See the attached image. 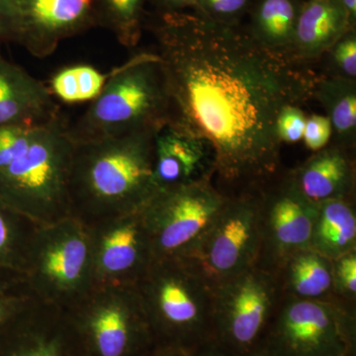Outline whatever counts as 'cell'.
<instances>
[{
  "instance_id": "cell-1",
  "label": "cell",
  "mask_w": 356,
  "mask_h": 356,
  "mask_svg": "<svg viewBox=\"0 0 356 356\" xmlns=\"http://www.w3.org/2000/svg\"><path fill=\"white\" fill-rule=\"evenodd\" d=\"M145 30L165 76L166 127L207 144L225 195L259 191L281 172V110L313 99L321 74L264 48L245 22L149 10Z\"/></svg>"
},
{
  "instance_id": "cell-2",
  "label": "cell",
  "mask_w": 356,
  "mask_h": 356,
  "mask_svg": "<svg viewBox=\"0 0 356 356\" xmlns=\"http://www.w3.org/2000/svg\"><path fill=\"white\" fill-rule=\"evenodd\" d=\"M159 132L140 131L74 144L69 175L70 216L91 226L142 209L159 189L154 172Z\"/></svg>"
},
{
  "instance_id": "cell-3",
  "label": "cell",
  "mask_w": 356,
  "mask_h": 356,
  "mask_svg": "<svg viewBox=\"0 0 356 356\" xmlns=\"http://www.w3.org/2000/svg\"><path fill=\"white\" fill-rule=\"evenodd\" d=\"M69 125L60 115L41 125L0 128V200L40 225L70 216Z\"/></svg>"
},
{
  "instance_id": "cell-4",
  "label": "cell",
  "mask_w": 356,
  "mask_h": 356,
  "mask_svg": "<svg viewBox=\"0 0 356 356\" xmlns=\"http://www.w3.org/2000/svg\"><path fill=\"white\" fill-rule=\"evenodd\" d=\"M134 287L156 346L191 353L214 339V286L188 261L154 259Z\"/></svg>"
},
{
  "instance_id": "cell-5",
  "label": "cell",
  "mask_w": 356,
  "mask_h": 356,
  "mask_svg": "<svg viewBox=\"0 0 356 356\" xmlns=\"http://www.w3.org/2000/svg\"><path fill=\"white\" fill-rule=\"evenodd\" d=\"M168 98L159 58L139 51L112 70L102 93L69 125L74 144L119 137L168 126Z\"/></svg>"
},
{
  "instance_id": "cell-6",
  "label": "cell",
  "mask_w": 356,
  "mask_h": 356,
  "mask_svg": "<svg viewBox=\"0 0 356 356\" xmlns=\"http://www.w3.org/2000/svg\"><path fill=\"white\" fill-rule=\"evenodd\" d=\"M24 276L39 302L63 310L74 305L95 286L90 227L72 216L41 225Z\"/></svg>"
},
{
  "instance_id": "cell-7",
  "label": "cell",
  "mask_w": 356,
  "mask_h": 356,
  "mask_svg": "<svg viewBox=\"0 0 356 356\" xmlns=\"http://www.w3.org/2000/svg\"><path fill=\"white\" fill-rule=\"evenodd\" d=\"M64 312L81 356H143L156 346L134 286H93Z\"/></svg>"
},
{
  "instance_id": "cell-8",
  "label": "cell",
  "mask_w": 356,
  "mask_h": 356,
  "mask_svg": "<svg viewBox=\"0 0 356 356\" xmlns=\"http://www.w3.org/2000/svg\"><path fill=\"white\" fill-rule=\"evenodd\" d=\"M261 348L269 356H356V307L283 296Z\"/></svg>"
},
{
  "instance_id": "cell-9",
  "label": "cell",
  "mask_w": 356,
  "mask_h": 356,
  "mask_svg": "<svg viewBox=\"0 0 356 356\" xmlns=\"http://www.w3.org/2000/svg\"><path fill=\"white\" fill-rule=\"evenodd\" d=\"M228 198L213 178L158 189L140 210L153 245L154 259L191 254Z\"/></svg>"
},
{
  "instance_id": "cell-10",
  "label": "cell",
  "mask_w": 356,
  "mask_h": 356,
  "mask_svg": "<svg viewBox=\"0 0 356 356\" xmlns=\"http://www.w3.org/2000/svg\"><path fill=\"white\" fill-rule=\"evenodd\" d=\"M282 299L277 274L259 266L214 285V339L238 356L261 348Z\"/></svg>"
},
{
  "instance_id": "cell-11",
  "label": "cell",
  "mask_w": 356,
  "mask_h": 356,
  "mask_svg": "<svg viewBox=\"0 0 356 356\" xmlns=\"http://www.w3.org/2000/svg\"><path fill=\"white\" fill-rule=\"evenodd\" d=\"M261 248L259 191L229 197L200 243L180 259L214 286L257 266Z\"/></svg>"
},
{
  "instance_id": "cell-12",
  "label": "cell",
  "mask_w": 356,
  "mask_h": 356,
  "mask_svg": "<svg viewBox=\"0 0 356 356\" xmlns=\"http://www.w3.org/2000/svg\"><path fill=\"white\" fill-rule=\"evenodd\" d=\"M261 248L257 266L277 273L296 252L311 248L317 205L307 200L282 170L259 189Z\"/></svg>"
},
{
  "instance_id": "cell-13",
  "label": "cell",
  "mask_w": 356,
  "mask_h": 356,
  "mask_svg": "<svg viewBox=\"0 0 356 356\" xmlns=\"http://www.w3.org/2000/svg\"><path fill=\"white\" fill-rule=\"evenodd\" d=\"M95 286H135L154 261L140 211L91 225Z\"/></svg>"
},
{
  "instance_id": "cell-14",
  "label": "cell",
  "mask_w": 356,
  "mask_h": 356,
  "mask_svg": "<svg viewBox=\"0 0 356 356\" xmlns=\"http://www.w3.org/2000/svg\"><path fill=\"white\" fill-rule=\"evenodd\" d=\"M17 39L33 57H50L65 40L100 28V0H13Z\"/></svg>"
},
{
  "instance_id": "cell-15",
  "label": "cell",
  "mask_w": 356,
  "mask_h": 356,
  "mask_svg": "<svg viewBox=\"0 0 356 356\" xmlns=\"http://www.w3.org/2000/svg\"><path fill=\"white\" fill-rule=\"evenodd\" d=\"M0 356H81L65 312L38 300L0 327Z\"/></svg>"
},
{
  "instance_id": "cell-16",
  "label": "cell",
  "mask_w": 356,
  "mask_h": 356,
  "mask_svg": "<svg viewBox=\"0 0 356 356\" xmlns=\"http://www.w3.org/2000/svg\"><path fill=\"white\" fill-rule=\"evenodd\" d=\"M285 172L295 188L316 205L355 198V149L330 142L301 165Z\"/></svg>"
},
{
  "instance_id": "cell-17",
  "label": "cell",
  "mask_w": 356,
  "mask_h": 356,
  "mask_svg": "<svg viewBox=\"0 0 356 356\" xmlns=\"http://www.w3.org/2000/svg\"><path fill=\"white\" fill-rule=\"evenodd\" d=\"M60 107L48 86L0 50V128L41 125L60 116Z\"/></svg>"
},
{
  "instance_id": "cell-18",
  "label": "cell",
  "mask_w": 356,
  "mask_h": 356,
  "mask_svg": "<svg viewBox=\"0 0 356 356\" xmlns=\"http://www.w3.org/2000/svg\"><path fill=\"white\" fill-rule=\"evenodd\" d=\"M355 28L341 0H302L293 60L304 65L318 64L341 37Z\"/></svg>"
},
{
  "instance_id": "cell-19",
  "label": "cell",
  "mask_w": 356,
  "mask_h": 356,
  "mask_svg": "<svg viewBox=\"0 0 356 356\" xmlns=\"http://www.w3.org/2000/svg\"><path fill=\"white\" fill-rule=\"evenodd\" d=\"M154 182L158 188L214 177V156L207 144L165 127L154 144Z\"/></svg>"
},
{
  "instance_id": "cell-20",
  "label": "cell",
  "mask_w": 356,
  "mask_h": 356,
  "mask_svg": "<svg viewBox=\"0 0 356 356\" xmlns=\"http://www.w3.org/2000/svg\"><path fill=\"white\" fill-rule=\"evenodd\" d=\"M301 1L252 0L245 23L248 33L264 48L294 60L293 43Z\"/></svg>"
},
{
  "instance_id": "cell-21",
  "label": "cell",
  "mask_w": 356,
  "mask_h": 356,
  "mask_svg": "<svg viewBox=\"0 0 356 356\" xmlns=\"http://www.w3.org/2000/svg\"><path fill=\"white\" fill-rule=\"evenodd\" d=\"M283 296L297 299L334 300L332 261L312 248L290 257L276 273Z\"/></svg>"
},
{
  "instance_id": "cell-22",
  "label": "cell",
  "mask_w": 356,
  "mask_h": 356,
  "mask_svg": "<svg viewBox=\"0 0 356 356\" xmlns=\"http://www.w3.org/2000/svg\"><path fill=\"white\" fill-rule=\"evenodd\" d=\"M311 248L331 261L356 250L355 198L318 204Z\"/></svg>"
},
{
  "instance_id": "cell-23",
  "label": "cell",
  "mask_w": 356,
  "mask_h": 356,
  "mask_svg": "<svg viewBox=\"0 0 356 356\" xmlns=\"http://www.w3.org/2000/svg\"><path fill=\"white\" fill-rule=\"evenodd\" d=\"M313 99L322 105L331 121V142L355 149L356 79L321 74Z\"/></svg>"
},
{
  "instance_id": "cell-24",
  "label": "cell",
  "mask_w": 356,
  "mask_h": 356,
  "mask_svg": "<svg viewBox=\"0 0 356 356\" xmlns=\"http://www.w3.org/2000/svg\"><path fill=\"white\" fill-rule=\"evenodd\" d=\"M38 224L0 200V271L24 274Z\"/></svg>"
},
{
  "instance_id": "cell-25",
  "label": "cell",
  "mask_w": 356,
  "mask_h": 356,
  "mask_svg": "<svg viewBox=\"0 0 356 356\" xmlns=\"http://www.w3.org/2000/svg\"><path fill=\"white\" fill-rule=\"evenodd\" d=\"M147 6V0H100V28L111 32L125 48H137L145 31Z\"/></svg>"
},
{
  "instance_id": "cell-26",
  "label": "cell",
  "mask_w": 356,
  "mask_h": 356,
  "mask_svg": "<svg viewBox=\"0 0 356 356\" xmlns=\"http://www.w3.org/2000/svg\"><path fill=\"white\" fill-rule=\"evenodd\" d=\"M108 74L92 65H76L56 72L47 84L51 95L67 104L91 102L102 93Z\"/></svg>"
},
{
  "instance_id": "cell-27",
  "label": "cell",
  "mask_w": 356,
  "mask_h": 356,
  "mask_svg": "<svg viewBox=\"0 0 356 356\" xmlns=\"http://www.w3.org/2000/svg\"><path fill=\"white\" fill-rule=\"evenodd\" d=\"M36 300L24 274L0 271V327Z\"/></svg>"
},
{
  "instance_id": "cell-28",
  "label": "cell",
  "mask_w": 356,
  "mask_h": 356,
  "mask_svg": "<svg viewBox=\"0 0 356 356\" xmlns=\"http://www.w3.org/2000/svg\"><path fill=\"white\" fill-rule=\"evenodd\" d=\"M324 58L327 63L322 74L356 79V28L341 37Z\"/></svg>"
},
{
  "instance_id": "cell-29",
  "label": "cell",
  "mask_w": 356,
  "mask_h": 356,
  "mask_svg": "<svg viewBox=\"0 0 356 356\" xmlns=\"http://www.w3.org/2000/svg\"><path fill=\"white\" fill-rule=\"evenodd\" d=\"M252 3V0H199L195 13L222 24L238 25L247 17Z\"/></svg>"
},
{
  "instance_id": "cell-30",
  "label": "cell",
  "mask_w": 356,
  "mask_h": 356,
  "mask_svg": "<svg viewBox=\"0 0 356 356\" xmlns=\"http://www.w3.org/2000/svg\"><path fill=\"white\" fill-rule=\"evenodd\" d=\"M332 276L337 298L356 307V250L332 261Z\"/></svg>"
},
{
  "instance_id": "cell-31",
  "label": "cell",
  "mask_w": 356,
  "mask_h": 356,
  "mask_svg": "<svg viewBox=\"0 0 356 356\" xmlns=\"http://www.w3.org/2000/svg\"><path fill=\"white\" fill-rule=\"evenodd\" d=\"M307 117L303 108L296 105H287L281 110L276 122V132L282 145L296 144L303 139Z\"/></svg>"
},
{
  "instance_id": "cell-32",
  "label": "cell",
  "mask_w": 356,
  "mask_h": 356,
  "mask_svg": "<svg viewBox=\"0 0 356 356\" xmlns=\"http://www.w3.org/2000/svg\"><path fill=\"white\" fill-rule=\"evenodd\" d=\"M331 121L325 115L312 114L307 117L303 139L307 149L315 153L324 149L331 142Z\"/></svg>"
},
{
  "instance_id": "cell-33",
  "label": "cell",
  "mask_w": 356,
  "mask_h": 356,
  "mask_svg": "<svg viewBox=\"0 0 356 356\" xmlns=\"http://www.w3.org/2000/svg\"><path fill=\"white\" fill-rule=\"evenodd\" d=\"M17 39L13 0H0V50L3 44L15 43Z\"/></svg>"
},
{
  "instance_id": "cell-34",
  "label": "cell",
  "mask_w": 356,
  "mask_h": 356,
  "mask_svg": "<svg viewBox=\"0 0 356 356\" xmlns=\"http://www.w3.org/2000/svg\"><path fill=\"white\" fill-rule=\"evenodd\" d=\"M153 13H177L196 11L199 0H147Z\"/></svg>"
},
{
  "instance_id": "cell-35",
  "label": "cell",
  "mask_w": 356,
  "mask_h": 356,
  "mask_svg": "<svg viewBox=\"0 0 356 356\" xmlns=\"http://www.w3.org/2000/svg\"><path fill=\"white\" fill-rule=\"evenodd\" d=\"M189 356H238L224 344L212 339L206 341L189 353Z\"/></svg>"
},
{
  "instance_id": "cell-36",
  "label": "cell",
  "mask_w": 356,
  "mask_h": 356,
  "mask_svg": "<svg viewBox=\"0 0 356 356\" xmlns=\"http://www.w3.org/2000/svg\"><path fill=\"white\" fill-rule=\"evenodd\" d=\"M143 356H189V353L181 350H172V348L156 346Z\"/></svg>"
},
{
  "instance_id": "cell-37",
  "label": "cell",
  "mask_w": 356,
  "mask_h": 356,
  "mask_svg": "<svg viewBox=\"0 0 356 356\" xmlns=\"http://www.w3.org/2000/svg\"><path fill=\"white\" fill-rule=\"evenodd\" d=\"M341 1L350 14V19L356 23V0H341Z\"/></svg>"
},
{
  "instance_id": "cell-38",
  "label": "cell",
  "mask_w": 356,
  "mask_h": 356,
  "mask_svg": "<svg viewBox=\"0 0 356 356\" xmlns=\"http://www.w3.org/2000/svg\"><path fill=\"white\" fill-rule=\"evenodd\" d=\"M242 356H269L267 355L266 351L262 350L261 348H257V350L250 351V353H245V355H243Z\"/></svg>"
}]
</instances>
